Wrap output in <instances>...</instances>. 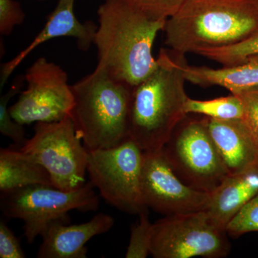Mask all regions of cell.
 Segmentation results:
<instances>
[{
    "instance_id": "obj_14",
    "label": "cell",
    "mask_w": 258,
    "mask_h": 258,
    "mask_svg": "<svg viewBox=\"0 0 258 258\" xmlns=\"http://www.w3.org/2000/svg\"><path fill=\"white\" fill-rule=\"evenodd\" d=\"M203 117L229 175L258 166L257 149L242 120Z\"/></svg>"
},
{
    "instance_id": "obj_5",
    "label": "cell",
    "mask_w": 258,
    "mask_h": 258,
    "mask_svg": "<svg viewBox=\"0 0 258 258\" xmlns=\"http://www.w3.org/2000/svg\"><path fill=\"white\" fill-rule=\"evenodd\" d=\"M93 188L90 181L71 191L52 185H31L1 193V211L5 217L23 222L24 236L28 244H32L52 222H69V212L96 210L99 200Z\"/></svg>"
},
{
    "instance_id": "obj_13",
    "label": "cell",
    "mask_w": 258,
    "mask_h": 258,
    "mask_svg": "<svg viewBox=\"0 0 258 258\" xmlns=\"http://www.w3.org/2000/svg\"><path fill=\"white\" fill-rule=\"evenodd\" d=\"M69 222H52L42 236L38 258H85L88 249L86 244L96 235L106 233L113 225L114 219L108 214L99 213L89 221L79 225Z\"/></svg>"
},
{
    "instance_id": "obj_4",
    "label": "cell",
    "mask_w": 258,
    "mask_h": 258,
    "mask_svg": "<svg viewBox=\"0 0 258 258\" xmlns=\"http://www.w3.org/2000/svg\"><path fill=\"white\" fill-rule=\"evenodd\" d=\"M133 88L97 66L73 85L70 117L88 151L116 147L129 138Z\"/></svg>"
},
{
    "instance_id": "obj_19",
    "label": "cell",
    "mask_w": 258,
    "mask_h": 258,
    "mask_svg": "<svg viewBox=\"0 0 258 258\" xmlns=\"http://www.w3.org/2000/svg\"><path fill=\"white\" fill-rule=\"evenodd\" d=\"M195 54L215 61L223 66L241 63L251 55H258V32L235 45L217 48L203 49Z\"/></svg>"
},
{
    "instance_id": "obj_26",
    "label": "cell",
    "mask_w": 258,
    "mask_h": 258,
    "mask_svg": "<svg viewBox=\"0 0 258 258\" xmlns=\"http://www.w3.org/2000/svg\"><path fill=\"white\" fill-rule=\"evenodd\" d=\"M0 257H26L20 240L3 220L0 222Z\"/></svg>"
},
{
    "instance_id": "obj_21",
    "label": "cell",
    "mask_w": 258,
    "mask_h": 258,
    "mask_svg": "<svg viewBox=\"0 0 258 258\" xmlns=\"http://www.w3.org/2000/svg\"><path fill=\"white\" fill-rule=\"evenodd\" d=\"M138 215V221L131 230L126 258H146L151 254L153 223L149 220L147 210Z\"/></svg>"
},
{
    "instance_id": "obj_6",
    "label": "cell",
    "mask_w": 258,
    "mask_h": 258,
    "mask_svg": "<svg viewBox=\"0 0 258 258\" xmlns=\"http://www.w3.org/2000/svg\"><path fill=\"white\" fill-rule=\"evenodd\" d=\"M144 154L130 138L116 147L88 151L90 182L120 211L139 215L147 210L142 192Z\"/></svg>"
},
{
    "instance_id": "obj_22",
    "label": "cell",
    "mask_w": 258,
    "mask_h": 258,
    "mask_svg": "<svg viewBox=\"0 0 258 258\" xmlns=\"http://www.w3.org/2000/svg\"><path fill=\"white\" fill-rule=\"evenodd\" d=\"M226 232L234 237L249 232H258V195L232 217L226 226Z\"/></svg>"
},
{
    "instance_id": "obj_24",
    "label": "cell",
    "mask_w": 258,
    "mask_h": 258,
    "mask_svg": "<svg viewBox=\"0 0 258 258\" xmlns=\"http://www.w3.org/2000/svg\"><path fill=\"white\" fill-rule=\"evenodd\" d=\"M232 94L237 95L242 100L244 113L241 120L248 131L258 152V86Z\"/></svg>"
},
{
    "instance_id": "obj_27",
    "label": "cell",
    "mask_w": 258,
    "mask_h": 258,
    "mask_svg": "<svg viewBox=\"0 0 258 258\" xmlns=\"http://www.w3.org/2000/svg\"><path fill=\"white\" fill-rule=\"evenodd\" d=\"M36 1H45V0H36Z\"/></svg>"
},
{
    "instance_id": "obj_17",
    "label": "cell",
    "mask_w": 258,
    "mask_h": 258,
    "mask_svg": "<svg viewBox=\"0 0 258 258\" xmlns=\"http://www.w3.org/2000/svg\"><path fill=\"white\" fill-rule=\"evenodd\" d=\"M35 184L52 185L46 169L21 149H0V191L8 192Z\"/></svg>"
},
{
    "instance_id": "obj_16",
    "label": "cell",
    "mask_w": 258,
    "mask_h": 258,
    "mask_svg": "<svg viewBox=\"0 0 258 258\" xmlns=\"http://www.w3.org/2000/svg\"><path fill=\"white\" fill-rule=\"evenodd\" d=\"M183 70L186 81L203 87L220 86L235 93L258 86V55L222 69L191 66L186 62Z\"/></svg>"
},
{
    "instance_id": "obj_2",
    "label": "cell",
    "mask_w": 258,
    "mask_h": 258,
    "mask_svg": "<svg viewBox=\"0 0 258 258\" xmlns=\"http://www.w3.org/2000/svg\"><path fill=\"white\" fill-rule=\"evenodd\" d=\"M98 17L97 67L134 87L157 67L153 46L166 20H151L125 0H104Z\"/></svg>"
},
{
    "instance_id": "obj_12",
    "label": "cell",
    "mask_w": 258,
    "mask_h": 258,
    "mask_svg": "<svg viewBox=\"0 0 258 258\" xmlns=\"http://www.w3.org/2000/svg\"><path fill=\"white\" fill-rule=\"evenodd\" d=\"M76 0H58L56 8L47 19L41 31L30 44L12 60L2 66L0 88H3L17 68L30 53L52 39L61 37H74L81 50H88L93 45L98 25L93 22L81 23L74 12Z\"/></svg>"
},
{
    "instance_id": "obj_10",
    "label": "cell",
    "mask_w": 258,
    "mask_h": 258,
    "mask_svg": "<svg viewBox=\"0 0 258 258\" xmlns=\"http://www.w3.org/2000/svg\"><path fill=\"white\" fill-rule=\"evenodd\" d=\"M24 76L27 88L9 107L16 121L25 125L57 121L69 116L74 104V93L69 76L60 66L39 57Z\"/></svg>"
},
{
    "instance_id": "obj_11",
    "label": "cell",
    "mask_w": 258,
    "mask_h": 258,
    "mask_svg": "<svg viewBox=\"0 0 258 258\" xmlns=\"http://www.w3.org/2000/svg\"><path fill=\"white\" fill-rule=\"evenodd\" d=\"M142 192L146 206L165 216L206 210L211 196L181 181L162 151L144 152Z\"/></svg>"
},
{
    "instance_id": "obj_23",
    "label": "cell",
    "mask_w": 258,
    "mask_h": 258,
    "mask_svg": "<svg viewBox=\"0 0 258 258\" xmlns=\"http://www.w3.org/2000/svg\"><path fill=\"white\" fill-rule=\"evenodd\" d=\"M134 9L152 20H167L176 14L186 0H125Z\"/></svg>"
},
{
    "instance_id": "obj_7",
    "label": "cell",
    "mask_w": 258,
    "mask_h": 258,
    "mask_svg": "<svg viewBox=\"0 0 258 258\" xmlns=\"http://www.w3.org/2000/svg\"><path fill=\"white\" fill-rule=\"evenodd\" d=\"M161 151L176 175L194 189L212 193L229 175L204 117L186 115Z\"/></svg>"
},
{
    "instance_id": "obj_25",
    "label": "cell",
    "mask_w": 258,
    "mask_h": 258,
    "mask_svg": "<svg viewBox=\"0 0 258 258\" xmlns=\"http://www.w3.org/2000/svg\"><path fill=\"white\" fill-rule=\"evenodd\" d=\"M21 5L15 0H0V34L8 36L25 20Z\"/></svg>"
},
{
    "instance_id": "obj_18",
    "label": "cell",
    "mask_w": 258,
    "mask_h": 258,
    "mask_svg": "<svg viewBox=\"0 0 258 258\" xmlns=\"http://www.w3.org/2000/svg\"><path fill=\"white\" fill-rule=\"evenodd\" d=\"M186 114H198L217 120H241L244 106L240 97L230 96L200 101L188 98L185 103Z\"/></svg>"
},
{
    "instance_id": "obj_1",
    "label": "cell",
    "mask_w": 258,
    "mask_h": 258,
    "mask_svg": "<svg viewBox=\"0 0 258 258\" xmlns=\"http://www.w3.org/2000/svg\"><path fill=\"white\" fill-rule=\"evenodd\" d=\"M157 67L134 86L129 117V138L144 152L162 150L186 114L185 54L162 48Z\"/></svg>"
},
{
    "instance_id": "obj_15",
    "label": "cell",
    "mask_w": 258,
    "mask_h": 258,
    "mask_svg": "<svg viewBox=\"0 0 258 258\" xmlns=\"http://www.w3.org/2000/svg\"><path fill=\"white\" fill-rule=\"evenodd\" d=\"M257 195L258 166L227 176L211 193L206 211L226 230L232 217Z\"/></svg>"
},
{
    "instance_id": "obj_8",
    "label": "cell",
    "mask_w": 258,
    "mask_h": 258,
    "mask_svg": "<svg viewBox=\"0 0 258 258\" xmlns=\"http://www.w3.org/2000/svg\"><path fill=\"white\" fill-rule=\"evenodd\" d=\"M20 149L46 169L55 187L71 191L86 184L88 151L70 115L36 123L34 135Z\"/></svg>"
},
{
    "instance_id": "obj_3",
    "label": "cell",
    "mask_w": 258,
    "mask_h": 258,
    "mask_svg": "<svg viewBox=\"0 0 258 258\" xmlns=\"http://www.w3.org/2000/svg\"><path fill=\"white\" fill-rule=\"evenodd\" d=\"M163 31L168 48L185 55L235 45L258 32V0H186Z\"/></svg>"
},
{
    "instance_id": "obj_9",
    "label": "cell",
    "mask_w": 258,
    "mask_h": 258,
    "mask_svg": "<svg viewBox=\"0 0 258 258\" xmlns=\"http://www.w3.org/2000/svg\"><path fill=\"white\" fill-rule=\"evenodd\" d=\"M226 230L206 210L167 215L153 223L151 255L155 258L226 257Z\"/></svg>"
},
{
    "instance_id": "obj_20",
    "label": "cell",
    "mask_w": 258,
    "mask_h": 258,
    "mask_svg": "<svg viewBox=\"0 0 258 258\" xmlns=\"http://www.w3.org/2000/svg\"><path fill=\"white\" fill-rule=\"evenodd\" d=\"M25 76L17 78L10 89L0 98V132L2 135L8 137L13 143L21 148L27 139L24 125L20 124L12 117L9 111V103L12 98L20 93L23 87Z\"/></svg>"
}]
</instances>
